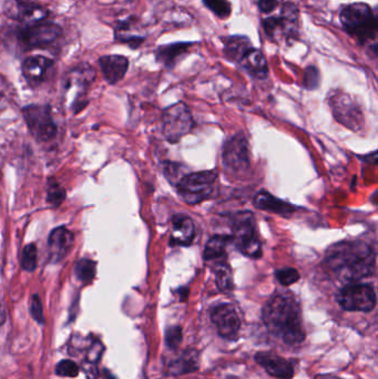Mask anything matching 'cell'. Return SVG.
I'll list each match as a JSON object with an SVG mask.
<instances>
[{
    "mask_svg": "<svg viewBox=\"0 0 378 379\" xmlns=\"http://www.w3.org/2000/svg\"><path fill=\"white\" fill-rule=\"evenodd\" d=\"M213 272L218 289L223 293L232 292L234 289L232 271L225 260L218 261L216 265L213 266Z\"/></svg>",
    "mask_w": 378,
    "mask_h": 379,
    "instance_id": "obj_27",
    "label": "cell"
},
{
    "mask_svg": "<svg viewBox=\"0 0 378 379\" xmlns=\"http://www.w3.org/2000/svg\"><path fill=\"white\" fill-rule=\"evenodd\" d=\"M279 283L283 286H290L292 284L297 283L300 280V273L297 270L293 267H284V269L277 270L275 273Z\"/></svg>",
    "mask_w": 378,
    "mask_h": 379,
    "instance_id": "obj_32",
    "label": "cell"
},
{
    "mask_svg": "<svg viewBox=\"0 0 378 379\" xmlns=\"http://www.w3.org/2000/svg\"><path fill=\"white\" fill-rule=\"evenodd\" d=\"M30 313H32V317L37 323L44 324V309H42V304H41L38 295L32 296V303H30Z\"/></svg>",
    "mask_w": 378,
    "mask_h": 379,
    "instance_id": "obj_35",
    "label": "cell"
},
{
    "mask_svg": "<svg viewBox=\"0 0 378 379\" xmlns=\"http://www.w3.org/2000/svg\"><path fill=\"white\" fill-rule=\"evenodd\" d=\"M218 173L216 171H202L184 175L177 183L179 196L190 205H198L209 200L216 190Z\"/></svg>",
    "mask_w": 378,
    "mask_h": 379,
    "instance_id": "obj_5",
    "label": "cell"
},
{
    "mask_svg": "<svg viewBox=\"0 0 378 379\" xmlns=\"http://www.w3.org/2000/svg\"><path fill=\"white\" fill-rule=\"evenodd\" d=\"M76 275L84 283H90L96 275V263L88 259L79 261L76 266Z\"/></svg>",
    "mask_w": 378,
    "mask_h": 379,
    "instance_id": "obj_28",
    "label": "cell"
},
{
    "mask_svg": "<svg viewBox=\"0 0 378 379\" xmlns=\"http://www.w3.org/2000/svg\"><path fill=\"white\" fill-rule=\"evenodd\" d=\"M195 237V226L192 219L186 214H175L172 218L171 237L172 246H189L192 244Z\"/></svg>",
    "mask_w": 378,
    "mask_h": 379,
    "instance_id": "obj_15",
    "label": "cell"
},
{
    "mask_svg": "<svg viewBox=\"0 0 378 379\" xmlns=\"http://www.w3.org/2000/svg\"><path fill=\"white\" fill-rule=\"evenodd\" d=\"M375 251L361 241H346L333 245L326 252L325 265L343 282H356L368 277L375 270Z\"/></svg>",
    "mask_w": 378,
    "mask_h": 379,
    "instance_id": "obj_1",
    "label": "cell"
},
{
    "mask_svg": "<svg viewBox=\"0 0 378 379\" xmlns=\"http://www.w3.org/2000/svg\"><path fill=\"white\" fill-rule=\"evenodd\" d=\"M331 107L333 109V114L338 122L351 130L356 131L363 126L364 118L361 109L347 94H333Z\"/></svg>",
    "mask_w": 378,
    "mask_h": 379,
    "instance_id": "obj_12",
    "label": "cell"
},
{
    "mask_svg": "<svg viewBox=\"0 0 378 379\" xmlns=\"http://www.w3.org/2000/svg\"><path fill=\"white\" fill-rule=\"evenodd\" d=\"M279 17V25L282 29L283 37L291 38L297 35L299 30V9L292 3H286Z\"/></svg>",
    "mask_w": 378,
    "mask_h": 379,
    "instance_id": "obj_24",
    "label": "cell"
},
{
    "mask_svg": "<svg viewBox=\"0 0 378 379\" xmlns=\"http://www.w3.org/2000/svg\"><path fill=\"white\" fill-rule=\"evenodd\" d=\"M340 23L344 29L361 44L376 40L378 18L376 12L365 3H354L342 9Z\"/></svg>",
    "mask_w": 378,
    "mask_h": 379,
    "instance_id": "obj_3",
    "label": "cell"
},
{
    "mask_svg": "<svg viewBox=\"0 0 378 379\" xmlns=\"http://www.w3.org/2000/svg\"><path fill=\"white\" fill-rule=\"evenodd\" d=\"M230 242H232V237L227 235H214L211 237L204 248V260L207 262L224 260L227 257V246Z\"/></svg>",
    "mask_w": 378,
    "mask_h": 379,
    "instance_id": "obj_26",
    "label": "cell"
},
{
    "mask_svg": "<svg viewBox=\"0 0 378 379\" xmlns=\"http://www.w3.org/2000/svg\"><path fill=\"white\" fill-rule=\"evenodd\" d=\"M5 321H6V311L3 307V302L0 300V326L5 323Z\"/></svg>",
    "mask_w": 378,
    "mask_h": 379,
    "instance_id": "obj_39",
    "label": "cell"
},
{
    "mask_svg": "<svg viewBox=\"0 0 378 379\" xmlns=\"http://www.w3.org/2000/svg\"><path fill=\"white\" fill-rule=\"evenodd\" d=\"M210 317L222 339L236 341L241 330V319L236 307L231 304H218L211 309Z\"/></svg>",
    "mask_w": 378,
    "mask_h": 379,
    "instance_id": "obj_10",
    "label": "cell"
},
{
    "mask_svg": "<svg viewBox=\"0 0 378 379\" xmlns=\"http://www.w3.org/2000/svg\"><path fill=\"white\" fill-rule=\"evenodd\" d=\"M315 379H316V378H315ZM317 379H320V378H318V377H317ZM323 379H329V377H327V376H326V377L324 376V377H323ZM331 379H338V378H331Z\"/></svg>",
    "mask_w": 378,
    "mask_h": 379,
    "instance_id": "obj_40",
    "label": "cell"
},
{
    "mask_svg": "<svg viewBox=\"0 0 378 379\" xmlns=\"http://www.w3.org/2000/svg\"><path fill=\"white\" fill-rule=\"evenodd\" d=\"M21 266L26 271H35L37 266V248L35 244L27 245L21 255Z\"/></svg>",
    "mask_w": 378,
    "mask_h": 379,
    "instance_id": "obj_30",
    "label": "cell"
},
{
    "mask_svg": "<svg viewBox=\"0 0 378 379\" xmlns=\"http://www.w3.org/2000/svg\"><path fill=\"white\" fill-rule=\"evenodd\" d=\"M253 205L260 210L268 211L272 213L281 214V215H288L297 210V207L275 198L266 191H261L256 194Z\"/></svg>",
    "mask_w": 378,
    "mask_h": 379,
    "instance_id": "obj_20",
    "label": "cell"
},
{
    "mask_svg": "<svg viewBox=\"0 0 378 379\" xmlns=\"http://www.w3.org/2000/svg\"><path fill=\"white\" fill-rule=\"evenodd\" d=\"M55 374L60 377H77L79 374V366L69 359H64L55 366Z\"/></svg>",
    "mask_w": 378,
    "mask_h": 379,
    "instance_id": "obj_33",
    "label": "cell"
},
{
    "mask_svg": "<svg viewBox=\"0 0 378 379\" xmlns=\"http://www.w3.org/2000/svg\"><path fill=\"white\" fill-rule=\"evenodd\" d=\"M191 46V42H178L161 46L155 51V57L158 62H161L164 67L171 69L184 53H188Z\"/></svg>",
    "mask_w": 378,
    "mask_h": 379,
    "instance_id": "obj_21",
    "label": "cell"
},
{
    "mask_svg": "<svg viewBox=\"0 0 378 379\" xmlns=\"http://www.w3.org/2000/svg\"><path fill=\"white\" fill-rule=\"evenodd\" d=\"M257 5H259L260 12L263 14H270L279 6V0H259Z\"/></svg>",
    "mask_w": 378,
    "mask_h": 379,
    "instance_id": "obj_38",
    "label": "cell"
},
{
    "mask_svg": "<svg viewBox=\"0 0 378 379\" xmlns=\"http://www.w3.org/2000/svg\"><path fill=\"white\" fill-rule=\"evenodd\" d=\"M252 48L251 41L244 36H231L224 39V53L232 62H240L243 55Z\"/></svg>",
    "mask_w": 378,
    "mask_h": 379,
    "instance_id": "obj_25",
    "label": "cell"
},
{
    "mask_svg": "<svg viewBox=\"0 0 378 379\" xmlns=\"http://www.w3.org/2000/svg\"><path fill=\"white\" fill-rule=\"evenodd\" d=\"M192 114L184 103H178L166 109L162 116V132L166 140L177 143L192 131Z\"/></svg>",
    "mask_w": 378,
    "mask_h": 379,
    "instance_id": "obj_6",
    "label": "cell"
},
{
    "mask_svg": "<svg viewBox=\"0 0 378 379\" xmlns=\"http://www.w3.org/2000/svg\"><path fill=\"white\" fill-rule=\"evenodd\" d=\"M223 164L227 172L240 177L250 169V148L247 137L236 135L224 146Z\"/></svg>",
    "mask_w": 378,
    "mask_h": 379,
    "instance_id": "obj_8",
    "label": "cell"
},
{
    "mask_svg": "<svg viewBox=\"0 0 378 379\" xmlns=\"http://www.w3.org/2000/svg\"><path fill=\"white\" fill-rule=\"evenodd\" d=\"M23 117L32 135L41 142L53 140L57 135V126L48 107L32 105L23 108Z\"/></svg>",
    "mask_w": 378,
    "mask_h": 379,
    "instance_id": "obj_9",
    "label": "cell"
},
{
    "mask_svg": "<svg viewBox=\"0 0 378 379\" xmlns=\"http://www.w3.org/2000/svg\"><path fill=\"white\" fill-rule=\"evenodd\" d=\"M48 202L55 207L62 205L64 198H66V191L64 187H60V184L55 180H51L48 184Z\"/></svg>",
    "mask_w": 378,
    "mask_h": 379,
    "instance_id": "obj_31",
    "label": "cell"
},
{
    "mask_svg": "<svg viewBox=\"0 0 378 379\" xmlns=\"http://www.w3.org/2000/svg\"><path fill=\"white\" fill-rule=\"evenodd\" d=\"M263 322L274 336L286 344L300 345L305 341L300 305L291 294H279L265 304Z\"/></svg>",
    "mask_w": 378,
    "mask_h": 379,
    "instance_id": "obj_2",
    "label": "cell"
},
{
    "mask_svg": "<svg viewBox=\"0 0 378 379\" xmlns=\"http://www.w3.org/2000/svg\"><path fill=\"white\" fill-rule=\"evenodd\" d=\"M242 67L244 68L251 76L256 79H265L268 75V62L262 51L255 48H251L241 59Z\"/></svg>",
    "mask_w": 378,
    "mask_h": 379,
    "instance_id": "obj_19",
    "label": "cell"
},
{
    "mask_svg": "<svg viewBox=\"0 0 378 379\" xmlns=\"http://www.w3.org/2000/svg\"><path fill=\"white\" fill-rule=\"evenodd\" d=\"M99 64L105 81L114 85L125 76L129 68V60L123 55H105L100 59Z\"/></svg>",
    "mask_w": 378,
    "mask_h": 379,
    "instance_id": "obj_18",
    "label": "cell"
},
{
    "mask_svg": "<svg viewBox=\"0 0 378 379\" xmlns=\"http://www.w3.org/2000/svg\"><path fill=\"white\" fill-rule=\"evenodd\" d=\"M318 78H320V77H318V71H317L316 68H307L305 73L306 88H309V89H314L315 87H317Z\"/></svg>",
    "mask_w": 378,
    "mask_h": 379,
    "instance_id": "obj_37",
    "label": "cell"
},
{
    "mask_svg": "<svg viewBox=\"0 0 378 379\" xmlns=\"http://www.w3.org/2000/svg\"><path fill=\"white\" fill-rule=\"evenodd\" d=\"M10 99V86L3 77L0 76V111L6 108Z\"/></svg>",
    "mask_w": 378,
    "mask_h": 379,
    "instance_id": "obj_36",
    "label": "cell"
},
{
    "mask_svg": "<svg viewBox=\"0 0 378 379\" xmlns=\"http://www.w3.org/2000/svg\"><path fill=\"white\" fill-rule=\"evenodd\" d=\"M49 12L37 3H19L17 1V18L27 26L42 23Z\"/></svg>",
    "mask_w": 378,
    "mask_h": 379,
    "instance_id": "obj_23",
    "label": "cell"
},
{
    "mask_svg": "<svg viewBox=\"0 0 378 379\" xmlns=\"http://www.w3.org/2000/svg\"><path fill=\"white\" fill-rule=\"evenodd\" d=\"M232 242L245 257L254 260L262 257V243L256 231L255 218L249 211L232 218Z\"/></svg>",
    "mask_w": 378,
    "mask_h": 379,
    "instance_id": "obj_4",
    "label": "cell"
},
{
    "mask_svg": "<svg viewBox=\"0 0 378 379\" xmlns=\"http://www.w3.org/2000/svg\"><path fill=\"white\" fill-rule=\"evenodd\" d=\"M199 353L194 350H188L179 358L170 363L168 374L172 376H179L184 374L193 373L199 369Z\"/></svg>",
    "mask_w": 378,
    "mask_h": 379,
    "instance_id": "obj_22",
    "label": "cell"
},
{
    "mask_svg": "<svg viewBox=\"0 0 378 379\" xmlns=\"http://www.w3.org/2000/svg\"><path fill=\"white\" fill-rule=\"evenodd\" d=\"M62 35V30L58 25L42 21L27 26L21 31V39L30 47H44L55 42Z\"/></svg>",
    "mask_w": 378,
    "mask_h": 379,
    "instance_id": "obj_13",
    "label": "cell"
},
{
    "mask_svg": "<svg viewBox=\"0 0 378 379\" xmlns=\"http://www.w3.org/2000/svg\"><path fill=\"white\" fill-rule=\"evenodd\" d=\"M375 289L368 284H353L340 291L338 296L340 306L349 312H372L376 306Z\"/></svg>",
    "mask_w": 378,
    "mask_h": 379,
    "instance_id": "obj_7",
    "label": "cell"
},
{
    "mask_svg": "<svg viewBox=\"0 0 378 379\" xmlns=\"http://www.w3.org/2000/svg\"><path fill=\"white\" fill-rule=\"evenodd\" d=\"M204 5L218 18L225 19L230 17L232 12L230 1L227 0H203Z\"/></svg>",
    "mask_w": 378,
    "mask_h": 379,
    "instance_id": "obj_29",
    "label": "cell"
},
{
    "mask_svg": "<svg viewBox=\"0 0 378 379\" xmlns=\"http://www.w3.org/2000/svg\"><path fill=\"white\" fill-rule=\"evenodd\" d=\"M255 361L260 366L264 368L266 373L274 378L292 379L294 376L293 365L273 353H257Z\"/></svg>",
    "mask_w": 378,
    "mask_h": 379,
    "instance_id": "obj_14",
    "label": "cell"
},
{
    "mask_svg": "<svg viewBox=\"0 0 378 379\" xmlns=\"http://www.w3.org/2000/svg\"><path fill=\"white\" fill-rule=\"evenodd\" d=\"M182 330L180 326H171L166 330V344L170 350H177L182 343Z\"/></svg>",
    "mask_w": 378,
    "mask_h": 379,
    "instance_id": "obj_34",
    "label": "cell"
},
{
    "mask_svg": "<svg viewBox=\"0 0 378 379\" xmlns=\"http://www.w3.org/2000/svg\"><path fill=\"white\" fill-rule=\"evenodd\" d=\"M96 78V71L88 64H80L68 73L64 79V90L73 107L80 105L88 87Z\"/></svg>",
    "mask_w": 378,
    "mask_h": 379,
    "instance_id": "obj_11",
    "label": "cell"
},
{
    "mask_svg": "<svg viewBox=\"0 0 378 379\" xmlns=\"http://www.w3.org/2000/svg\"><path fill=\"white\" fill-rule=\"evenodd\" d=\"M73 234L66 228H57L50 233L49 245L50 259L53 262H59L67 257L70 248H73Z\"/></svg>",
    "mask_w": 378,
    "mask_h": 379,
    "instance_id": "obj_17",
    "label": "cell"
},
{
    "mask_svg": "<svg viewBox=\"0 0 378 379\" xmlns=\"http://www.w3.org/2000/svg\"><path fill=\"white\" fill-rule=\"evenodd\" d=\"M51 59L44 55H32L25 59L23 64V77L32 85H39L44 81L47 73L53 67Z\"/></svg>",
    "mask_w": 378,
    "mask_h": 379,
    "instance_id": "obj_16",
    "label": "cell"
}]
</instances>
